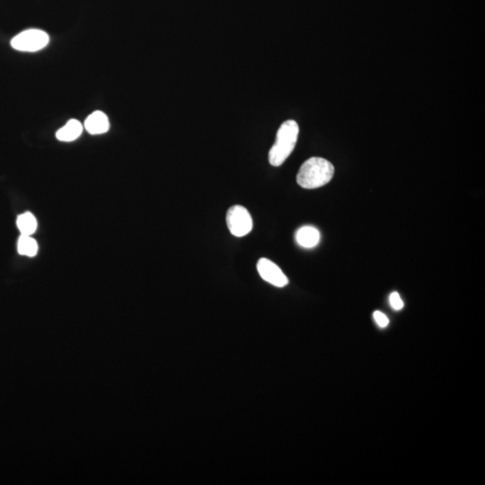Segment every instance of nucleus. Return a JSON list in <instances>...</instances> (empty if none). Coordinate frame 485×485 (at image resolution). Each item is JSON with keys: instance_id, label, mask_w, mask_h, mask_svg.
I'll return each mask as SVG.
<instances>
[{"instance_id": "5", "label": "nucleus", "mask_w": 485, "mask_h": 485, "mask_svg": "<svg viewBox=\"0 0 485 485\" xmlns=\"http://www.w3.org/2000/svg\"><path fill=\"white\" fill-rule=\"evenodd\" d=\"M257 270L260 276L265 281L273 285L283 287L289 283L286 275L283 273L276 264L266 258H261L257 263Z\"/></svg>"}, {"instance_id": "11", "label": "nucleus", "mask_w": 485, "mask_h": 485, "mask_svg": "<svg viewBox=\"0 0 485 485\" xmlns=\"http://www.w3.org/2000/svg\"><path fill=\"white\" fill-rule=\"evenodd\" d=\"M390 304L394 310H400L403 307V300L401 299L399 294L394 292L390 296Z\"/></svg>"}, {"instance_id": "6", "label": "nucleus", "mask_w": 485, "mask_h": 485, "mask_svg": "<svg viewBox=\"0 0 485 485\" xmlns=\"http://www.w3.org/2000/svg\"><path fill=\"white\" fill-rule=\"evenodd\" d=\"M85 128L92 135L105 134L110 128L108 115L101 111L93 112L86 118Z\"/></svg>"}, {"instance_id": "10", "label": "nucleus", "mask_w": 485, "mask_h": 485, "mask_svg": "<svg viewBox=\"0 0 485 485\" xmlns=\"http://www.w3.org/2000/svg\"><path fill=\"white\" fill-rule=\"evenodd\" d=\"M18 250L21 255L34 257L38 252L37 242L31 238V235H21L18 239Z\"/></svg>"}, {"instance_id": "7", "label": "nucleus", "mask_w": 485, "mask_h": 485, "mask_svg": "<svg viewBox=\"0 0 485 485\" xmlns=\"http://www.w3.org/2000/svg\"><path fill=\"white\" fill-rule=\"evenodd\" d=\"M296 240L300 247L313 248L318 245L320 233L313 226H306L299 228L296 234Z\"/></svg>"}, {"instance_id": "9", "label": "nucleus", "mask_w": 485, "mask_h": 485, "mask_svg": "<svg viewBox=\"0 0 485 485\" xmlns=\"http://www.w3.org/2000/svg\"><path fill=\"white\" fill-rule=\"evenodd\" d=\"M21 235H32L37 229V221L30 212H25L18 216L16 221Z\"/></svg>"}, {"instance_id": "1", "label": "nucleus", "mask_w": 485, "mask_h": 485, "mask_svg": "<svg viewBox=\"0 0 485 485\" xmlns=\"http://www.w3.org/2000/svg\"><path fill=\"white\" fill-rule=\"evenodd\" d=\"M335 174L331 162L322 157H311L300 167L297 182L302 188L316 189L328 184Z\"/></svg>"}, {"instance_id": "8", "label": "nucleus", "mask_w": 485, "mask_h": 485, "mask_svg": "<svg viewBox=\"0 0 485 485\" xmlns=\"http://www.w3.org/2000/svg\"><path fill=\"white\" fill-rule=\"evenodd\" d=\"M83 131V125L77 119H70L64 127L57 131L58 140L64 142H70L77 140Z\"/></svg>"}, {"instance_id": "4", "label": "nucleus", "mask_w": 485, "mask_h": 485, "mask_svg": "<svg viewBox=\"0 0 485 485\" xmlns=\"http://www.w3.org/2000/svg\"><path fill=\"white\" fill-rule=\"evenodd\" d=\"M48 44V35L46 32L31 29L22 32L11 41L12 47L21 51H38Z\"/></svg>"}, {"instance_id": "3", "label": "nucleus", "mask_w": 485, "mask_h": 485, "mask_svg": "<svg viewBox=\"0 0 485 485\" xmlns=\"http://www.w3.org/2000/svg\"><path fill=\"white\" fill-rule=\"evenodd\" d=\"M226 225L233 235L245 237L253 228V219L245 207L235 205L226 213Z\"/></svg>"}, {"instance_id": "2", "label": "nucleus", "mask_w": 485, "mask_h": 485, "mask_svg": "<svg viewBox=\"0 0 485 485\" xmlns=\"http://www.w3.org/2000/svg\"><path fill=\"white\" fill-rule=\"evenodd\" d=\"M299 134V125L293 119H289L281 124L277 132L276 141L269 152L271 166H281L290 156L295 148Z\"/></svg>"}, {"instance_id": "12", "label": "nucleus", "mask_w": 485, "mask_h": 485, "mask_svg": "<svg viewBox=\"0 0 485 485\" xmlns=\"http://www.w3.org/2000/svg\"><path fill=\"white\" fill-rule=\"evenodd\" d=\"M374 318L376 320V322L378 325L380 326V328H387L388 325V323H389V320L387 318V316L384 315L382 312L380 311H376L374 313Z\"/></svg>"}]
</instances>
